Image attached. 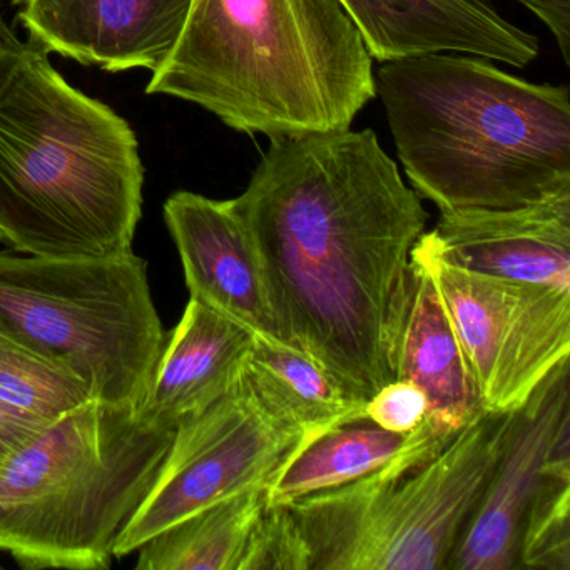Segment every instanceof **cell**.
Returning a JSON list of instances; mask_svg holds the SVG:
<instances>
[{
	"label": "cell",
	"mask_w": 570,
	"mask_h": 570,
	"mask_svg": "<svg viewBox=\"0 0 570 570\" xmlns=\"http://www.w3.org/2000/svg\"><path fill=\"white\" fill-rule=\"evenodd\" d=\"M532 11L556 38L560 56L569 65L570 56V0H517Z\"/></svg>",
	"instance_id": "cb8c5ba5"
},
{
	"label": "cell",
	"mask_w": 570,
	"mask_h": 570,
	"mask_svg": "<svg viewBox=\"0 0 570 570\" xmlns=\"http://www.w3.org/2000/svg\"><path fill=\"white\" fill-rule=\"evenodd\" d=\"M429 269L485 412H515L570 356V289L476 275L443 262L420 236Z\"/></svg>",
	"instance_id": "9c48e42d"
},
{
	"label": "cell",
	"mask_w": 570,
	"mask_h": 570,
	"mask_svg": "<svg viewBox=\"0 0 570 570\" xmlns=\"http://www.w3.org/2000/svg\"><path fill=\"white\" fill-rule=\"evenodd\" d=\"M91 399V386L78 373L0 333L2 405L49 425Z\"/></svg>",
	"instance_id": "ffe728a7"
},
{
	"label": "cell",
	"mask_w": 570,
	"mask_h": 570,
	"mask_svg": "<svg viewBox=\"0 0 570 570\" xmlns=\"http://www.w3.org/2000/svg\"><path fill=\"white\" fill-rule=\"evenodd\" d=\"M29 42L106 72L153 75L175 49L191 0H14Z\"/></svg>",
	"instance_id": "8fae6325"
},
{
	"label": "cell",
	"mask_w": 570,
	"mask_h": 570,
	"mask_svg": "<svg viewBox=\"0 0 570 570\" xmlns=\"http://www.w3.org/2000/svg\"><path fill=\"white\" fill-rule=\"evenodd\" d=\"M45 426L42 423L19 415L14 410L0 403V469L8 462L12 453L18 452Z\"/></svg>",
	"instance_id": "d4e9b609"
},
{
	"label": "cell",
	"mask_w": 570,
	"mask_h": 570,
	"mask_svg": "<svg viewBox=\"0 0 570 570\" xmlns=\"http://www.w3.org/2000/svg\"><path fill=\"white\" fill-rule=\"evenodd\" d=\"M189 298L262 338L279 342L255 242L233 199L176 191L163 206Z\"/></svg>",
	"instance_id": "7c38bea8"
},
{
	"label": "cell",
	"mask_w": 570,
	"mask_h": 570,
	"mask_svg": "<svg viewBox=\"0 0 570 570\" xmlns=\"http://www.w3.org/2000/svg\"><path fill=\"white\" fill-rule=\"evenodd\" d=\"M309 443L256 395L243 373L218 402L179 423L155 482L119 530L122 559L185 517L249 490H268Z\"/></svg>",
	"instance_id": "ba28073f"
},
{
	"label": "cell",
	"mask_w": 570,
	"mask_h": 570,
	"mask_svg": "<svg viewBox=\"0 0 570 570\" xmlns=\"http://www.w3.org/2000/svg\"><path fill=\"white\" fill-rule=\"evenodd\" d=\"M0 333L68 366L111 405L145 399L166 332L148 263L0 252Z\"/></svg>",
	"instance_id": "52a82bcc"
},
{
	"label": "cell",
	"mask_w": 570,
	"mask_h": 570,
	"mask_svg": "<svg viewBox=\"0 0 570 570\" xmlns=\"http://www.w3.org/2000/svg\"><path fill=\"white\" fill-rule=\"evenodd\" d=\"M245 376L273 413L306 439L365 422V402L352 399L316 360L282 342L255 336Z\"/></svg>",
	"instance_id": "e0dca14e"
},
{
	"label": "cell",
	"mask_w": 570,
	"mask_h": 570,
	"mask_svg": "<svg viewBox=\"0 0 570 570\" xmlns=\"http://www.w3.org/2000/svg\"><path fill=\"white\" fill-rule=\"evenodd\" d=\"M375 61L456 52L525 68L539 39L507 21L492 0H340Z\"/></svg>",
	"instance_id": "5bb4252c"
},
{
	"label": "cell",
	"mask_w": 570,
	"mask_h": 570,
	"mask_svg": "<svg viewBox=\"0 0 570 570\" xmlns=\"http://www.w3.org/2000/svg\"><path fill=\"white\" fill-rule=\"evenodd\" d=\"M175 432L91 399L0 469V550L22 569L106 570Z\"/></svg>",
	"instance_id": "5b68a950"
},
{
	"label": "cell",
	"mask_w": 570,
	"mask_h": 570,
	"mask_svg": "<svg viewBox=\"0 0 570 570\" xmlns=\"http://www.w3.org/2000/svg\"><path fill=\"white\" fill-rule=\"evenodd\" d=\"M392 372L393 380L425 393L426 420L440 433L455 435L483 410L435 283L413 253L393 336Z\"/></svg>",
	"instance_id": "2e32d148"
},
{
	"label": "cell",
	"mask_w": 570,
	"mask_h": 570,
	"mask_svg": "<svg viewBox=\"0 0 570 570\" xmlns=\"http://www.w3.org/2000/svg\"><path fill=\"white\" fill-rule=\"evenodd\" d=\"M412 433H395L373 423L336 426L306 443L266 492L268 505H288L302 497L353 482L392 460Z\"/></svg>",
	"instance_id": "d6986e66"
},
{
	"label": "cell",
	"mask_w": 570,
	"mask_h": 570,
	"mask_svg": "<svg viewBox=\"0 0 570 570\" xmlns=\"http://www.w3.org/2000/svg\"><path fill=\"white\" fill-rule=\"evenodd\" d=\"M265 273L279 342L352 399L393 382L392 348L422 198L373 129L273 139L233 199Z\"/></svg>",
	"instance_id": "6da1fadb"
},
{
	"label": "cell",
	"mask_w": 570,
	"mask_h": 570,
	"mask_svg": "<svg viewBox=\"0 0 570 570\" xmlns=\"http://www.w3.org/2000/svg\"><path fill=\"white\" fill-rule=\"evenodd\" d=\"M0 569H2V566H0Z\"/></svg>",
	"instance_id": "4316f807"
},
{
	"label": "cell",
	"mask_w": 570,
	"mask_h": 570,
	"mask_svg": "<svg viewBox=\"0 0 570 570\" xmlns=\"http://www.w3.org/2000/svg\"><path fill=\"white\" fill-rule=\"evenodd\" d=\"M26 42L19 41L18 36L11 31L4 19L0 16V82L4 81L9 69L14 66L24 49ZM2 242V236H0Z\"/></svg>",
	"instance_id": "484cf974"
},
{
	"label": "cell",
	"mask_w": 570,
	"mask_h": 570,
	"mask_svg": "<svg viewBox=\"0 0 570 570\" xmlns=\"http://www.w3.org/2000/svg\"><path fill=\"white\" fill-rule=\"evenodd\" d=\"M255 333L189 298L153 370L136 413L149 425L171 430L232 392L243 373Z\"/></svg>",
	"instance_id": "9a60e30c"
},
{
	"label": "cell",
	"mask_w": 570,
	"mask_h": 570,
	"mask_svg": "<svg viewBox=\"0 0 570 570\" xmlns=\"http://www.w3.org/2000/svg\"><path fill=\"white\" fill-rule=\"evenodd\" d=\"M146 92L273 141L346 131L376 86L372 55L340 0H191Z\"/></svg>",
	"instance_id": "3957f363"
},
{
	"label": "cell",
	"mask_w": 570,
	"mask_h": 570,
	"mask_svg": "<svg viewBox=\"0 0 570 570\" xmlns=\"http://www.w3.org/2000/svg\"><path fill=\"white\" fill-rule=\"evenodd\" d=\"M515 570H570V452L550 459L530 500Z\"/></svg>",
	"instance_id": "44dd1931"
},
{
	"label": "cell",
	"mask_w": 570,
	"mask_h": 570,
	"mask_svg": "<svg viewBox=\"0 0 570 570\" xmlns=\"http://www.w3.org/2000/svg\"><path fill=\"white\" fill-rule=\"evenodd\" d=\"M239 570H312V552L288 505L266 503L256 520Z\"/></svg>",
	"instance_id": "7402d4cb"
},
{
	"label": "cell",
	"mask_w": 570,
	"mask_h": 570,
	"mask_svg": "<svg viewBox=\"0 0 570 570\" xmlns=\"http://www.w3.org/2000/svg\"><path fill=\"white\" fill-rule=\"evenodd\" d=\"M422 239L456 268L570 289V193L517 209L446 213Z\"/></svg>",
	"instance_id": "4fadbf2b"
},
{
	"label": "cell",
	"mask_w": 570,
	"mask_h": 570,
	"mask_svg": "<svg viewBox=\"0 0 570 570\" xmlns=\"http://www.w3.org/2000/svg\"><path fill=\"white\" fill-rule=\"evenodd\" d=\"M559 452H570L569 360L513 412L499 462L445 570H515L523 517Z\"/></svg>",
	"instance_id": "30bf717a"
},
{
	"label": "cell",
	"mask_w": 570,
	"mask_h": 570,
	"mask_svg": "<svg viewBox=\"0 0 570 570\" xmlns=\"http://www.w3.org/2000/svg\"><path fill=\"white\" fill-rule=\"evenodd\" d=\"M429 413L425 393L405 380H393L366 402L365 422L395 433H412Z\"/></svg>",
	"instance_id": "603a6c76"
},
{
	"label": "cell",
	"mask_w": 570,
	"mask_h": 570,
	"mask_svg": "<svg viewBox=\"0 0 570 570\" xmlns=\"http://www.w3.org/2000/svg\"><path fill=\"white\" fill-rule=\"evenodd\" d=\"M268 490H249L205 507L146 540L138 570H239Z\"/></svg>",
	"instance_id": "ac0fdd59"
},
{
	"label": "cell",
	"mask_w": 570,
	"mask_h": 570,
	"mask_svg": "<svg viewBox=\"0 0 570 570\" xmlns=\"http://www.w3.org/2000/svg\"><path fill=\"white\" fill-rule=\"evenodd\" d=\"M512 415L482 410L455 435L425 419L379 469L288 503L312 570H445L499 462Z\"/></svg>",
	"instance_id": "8992f818"
},
{
	"label": "cell",
	"mask_w": 570,
	"mask_h": 570,
	"mask_svg": "<svg viewBox=\"0 0 570 570\" xmlns=\"http://www.w3.org/2000/svg\"><path fill=\"white\" fill-rule=\"evenodd\" d=\"M382 99L413 191L440 215L570 193V91L456 52L380 62Z\"/></svg>",
	"instance_id": "7a4b0ae2"
},
{
	"label": "cell",
	"mask_w": 570,
	"mask_h": 570,
	"mask_svg": "<svg viewBox=\"0 0 570 570\" xmlns=\"http://www.w3.org/2000/svg\"><path fill=\"white\" fill-rule=\"evenodd\" d=\"M145 168L129 122L72 88L26 42L0 82V236L14 252H132Z\"/></svg>",
	"instance_id": "277c9868"
}]
</instances>
